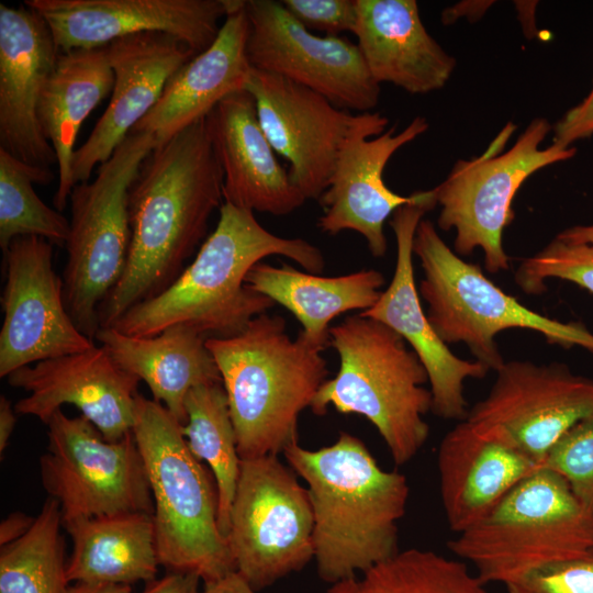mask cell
Instances as JSON below:
<instances>
[{
    "mask_svg": "<svg viewBox=\"0 0 593 593\" xmlns=\"http://www.w3.org/2000/svg\"><path fill=\"white\" fill-rule=\"evenodd\" d=\"M495 372L488 395L466 419L541 466L571 427L593 416V379L566 365L513 360Z\"/></svg>",
    "mask_w": 593,
    "mask_h": 593,
    "instance_id": "cell-14",
    "label": "cell"
},
{
    "mask_svg": "<svg viewBox=\"0 0 593 593\" xmlns=\"http://www.w3.org/2000/svg\"><path fill=\"white\" fill-rule=\"evenodd\" d=\"M181 428L164 405L138 393L132 433L153 495L160 566L208 582L236 568L219 526L215 482L190 451Z\"/></svg>",
    "mask_w": 593,
    "mask_h": 593,
    "instance_id": "cell-6",
    "label": "cell"
},
{
    "mask_svg": "<svg viewBox=\"0 0 593 593\" xmlns=\"http://www.w3.org/2000/svg\"><path fill=\"white\" fill-rule=\"evenodd\" d=\"M42 484L60 506L63 525L77 519L154 512L153 495L133 433L110 441L85 416L58 410L46 423Z\"/></svg>",
    "mask_w": 593,
    "mask_h": 593,
    "instance_id": "cell-12",
    "label": "cell"
},
{
    "mask_svg": "<svg viewBox=\"0 0 593 593\" xmlns=\"http://www.w3.org/2000/svg\"><path fill=\"white\" fill-rule=\"evenodd\" d=\"M200 580L194 573L167 572L163 578L146 583L141 593H202Z\"/></svg>",
    "mask_w": 593,
    "mask_h": 593,
    "instance_id": "cell-40",
    "label": "cell"
},
{
    "mask_svg": "<svg viewBox=\"0 0 593 593\" xmlns=\"http://www.w3.org/2000/svg\"><path fill=\"white\" fill-rule=\"evenodd\" d=\"M156 145L152 134L131 132L99 166L94 180L76 184L69 197L64 300L77 328L92 340L100 329L99 307L126 266L130 189Z\"/></svg>",
    "mask_w": 593,
    "mask_h": 593,
    "instance_id": "cell-9",
    "label": "cell"
},
{
    "mask_svg": "<svg viewBox=\"0 0 593 593\" xmlns=\"http://www.w3.org/2000/svg\"><path fill=\"white\" fill-rule=\"evenodd\" d=\"M283 455L306 483L320 578L335 583L393 557L410 489L405 475L382 469L363 441L340 433L316 450L295 443Z\"/></svg>",
    "mask_w": 593,
    "mask_h": 593,
    "instance_id": "cell-3",
    "label": "cell"
},
{
    "mask_svg": "<svg viewBox=\"0 0 593 593\" xmlns=\"http://www.w3.org/2000/svg\"><path fill=\"white\" fill-rule=\"evenodd\" d=\"M114 72L110 102L72 159L75 186L88 182L135 125L158 102L168 80L195 56L176 37L159 32L125 36L105 45Z\"/></svg>",
    "mask_w": 593,
    "mask_h": 593,
    "instance_id": "cell-22",
    "label": "cell"
},
{
    "mask_svg": "<svg viewBox=\"0 0 593 593\" xmlns=\"http://www.w3.org/2000/svg\"><path fill=\"white\" fill-rule=\"evenodd\" d=\"M553 135V143L564 147L593 135V87L580 103L569 109L555 124Z\"/></svg>",
    "mask_w": 593,
    "mask_h": 593,
    "instance_id": "cell-39",
    "label": "cell"
},
{
    "mask_svg": "<svg viewBox=\"0 0 593 593\" xmlns=\"http://www.w3.org/2000/svg\"><path fill=\"white\" fill-rule=\"evenodd\" d=\"M249 22L247 58L254 69L302 85L335 107L370 112L380 85L357 44L345 36L316 35L275 0H244Z\"/></svg>",
    "mask_w": 593,
    "mask_h": 593,
    "instance_id": "cell-13",
    "label": "cell"
},
{
    "mask_svg": "<svg viewBox=\"0 0 593 593\" xmlns=\"http://www.w3.org/2000/svg\"><path fill=\"white\" fill-rule=\"evenodd\" d=\"M557 237L570 243L593 245V224L568 227L559 233Z\"/></svg>",
    "mask_w": 593,
    "mask_h": 593,
    "instance_id": "cell-45",
    "label": "cell"
},
{
    "mask_svg": "<svg viewBox=\"0 0 593 593\" xmlns=\"http://www.w3.org/2000/svg\"><path fill=\"white\" fill-rule=\"evenodd\" d=\"M437 205L433 189L415 192L413 202L399 208L390 226L396 240L392 280L379 300L362 315L395 331L424 366L432 392V411L444 419L463 421L468 415L465 382L482 379L489 368L478 360L456 356L432 326L421 303L413 267V240L424 214Z\"/></svg>",
    "mask_w": 593,
    "mask_h": 593,
    "instance_id": "cell-17",
    "label": "cell"
},
{
    "mask_svg": "<svg viewBox=\"0 0 593 593\" xmlns=\"http://www.w3.org/2000/svg\"><path fill=\"white\" fill-rule=\"evenodd\" d=\"M339 358L337 373L316 393L311 410L366 417L379 432L396 466L412 460L429 435L424 416L433 398L427 372L407 343L385 324L361 313L329 328Z\"/></svg>",
    "mask_w": 593,
    "mask_h": 593,
    "instance_id": "cell-5",
    "label": "cell"
},
{
    "mask_svg": "<svg viewBox=\"0 0 593 593\" xmlns=\"http://www.w3.org/2000/svg\"><path fill=\"white\" fill-rule=\"evenodd\" d=\"M221 374L240 459L283 452L298 443L300 414L327 380L321 349L286 332L268 312L237 335L206 339Z\"/></svg>",
    "mask_w": 593,
    "mask_h": 593,
    "instance_id": "cell-4",
    "label": "cell"
},
{
    "mask_svg": "<svg viewBox=\"0 0 593 593\" xmlns=\"http://www.w3.org/2000/svg\"><path fill=\"white\" fill-rule=\"evenodd\" d=\"M247 286L290 311L300 322L299 337L324 350L329 343V323L354 310L367 311L379 300L383 275L362 269L338 277H321L290 265H255L246 277Z\"/></svg>",
    "mask_w": 593,
    "mask_h": 593,
    "instance_id": "cell-29",
    "label": "cell"
},
{
    "mask_svg": "<svg viewBox=\"0 0 593 593\" xmlns=\"http://www.w3.org/2000/svg\"><path fill=\"white\" fill-rule=\"evenodd\" d=\"M511 122L481 156L455 164L447 178L433 189L440 206L437 225L455 230L454 251L468 256L480 248L485 269L507 270L503 231L514 217L512 202L523 182L547 166L572 158L577 148L559 144L540 148L552 130L547 119L532 120L515 144L502 149L514 132Z\"/></svg>",
    "mask_w": 593,
    "mask_h": 593,
    "instance_id": "cell-10",
    "label": "cell"
},
{
    "mask_svg": "<svg viewBox=\"0 0 593 593\" xmlns=\"http://www.w3.org/2000/svg\"><path fill=\"white\" fill-rule=\"evenodd\" d=\"M245 90L272 148L290 164L291 182L306 200H318L328 187L347 138L382 116L354 114L302 85L254 68Z\"/></svg>",
    "mask_w": 593,
    "mask_h": 593,
    "instance_id": "cell-15",
    "label": "cell"
},
{
    "mask_svg": "<svg viewBox=\"0 0 593 593\" xmlns=\"http://www.w3.org/2000/svg\"><path fill=\"white\" fill-rule=\"evenodd\" d=\"M16 412L10 400L0 396V454L5 450L16 423Z\"/></svg>",
    "mask_w": 593,
    "mask_h": 593,
    "instance_id": "cell-43",
    "label": "cell"
},
{
    "mask_svg": "<svg viewBox=\"0 0 593 593\" xmlns=\"http://www.w3.org/2000/svg\"><path fill=\"white\" fill-rule=\"evenodd\" d=\"M437 468L445 517L448 527L459 534L484 518L542 466L463 419L441 439Z\"/></svg>",
    "mask_w": 593,
    "mask_h": 593,
    "instance_id": "cell-24",
    "label": "cell"
},
{
    "mask_svg": "<svg viewBox=\"0 0 593 593\" xmlns=\"http://www.w3.org/2000/svg\"><path fill=\"white\" fill-rule=\"evenodd\" d=\"M64 593H132L131 585L110 583L75 582Z\"/></svg>",
    "mask_w": 593,
    "mask_h": 593,
    "instance_id": "cell-44",
    "label": "cell"
},
{
    "mask_svg": "<svg viewBox=\"0 0 593 593\" xmlns=\"http://www.w3.org/2000/svg\"><path fill=\"white\" fill-rule=\"evenodd\" d=\"M7 378L27 392L14 404L16 414L46 424L61 405L71 404L110 441L133 430L141 380L120 368L102 346L37 361Z\"/></svg>",
    "mask_w": 593,
    "mask_h": 593,
    "instance_id": "cell-20",
    "label": "cell"
},
{
    "mask_svg": "<svg viewBox=\"0 0 593 593\" xmlns=\"http://www.w3.org/2000/svg\"><path fill=\"white\" fill-rule=\"evenodd\" d=\"M35 517L22 512H14L7 516L0 524V546L18 540L31 528Z\"/></svg>",
    "mask_w": 593,
    "mask_h": 593,
    "instance_id": "cell-41",
    "label": "cell"
},
{
    "mask_svg": "<svg viewBox=\"0 0 593 593\" xmlns=\"http://www.w3.org/2000/svg\"><path fill=\"white\" fill-rule=\"evenodd\" d=\"M413 254L423 269L417 288L432 326L447 345L466 344L489 369L495 371L505 362L495 336L511 328L537 332L564 348L581 346L593 351V333L585 326L550 318L505 293L478 265L461 259L428 220L416 228Z\"/></svg>",
    "mask_w": 593,
    "mask_h": 593,
    "instance_id": "cell-8",
    "label": "cell"
},
{
    "mask_svg": "<svg viewBox=\"0 0 593 593\" xmlns=\"http://www.w3.org/2000/svg\"><path fill=\"white\" fill-rule=\"evenodd\" d=\"M230 10L215 41L168 80L158 102L131 132L152 134L157 145L204 119L226 97L245 90L251 66L246 44L249 22L244 0Z\"/></svg>",
    "mask_w": 593,
    "mask_h": 593,
    "instance_id": "cell-25",
    "label": "cell"
},
{
    "mask_svg": "<svg viewBox=\"0 0 593 593\" xmlns=\"http://www.w3.org/2000/svg\"><path fill=\"white\" fill-rule=\"evenodd\" d=\"M59 503L47 497L31 528L0 549V593H64L65 545Z\"/></svg>",
    "mask_w": 593,
    "mask_h": 593,
    "instance_id": "cell-33",
    "label": "cell"
},
{
    "mask_svg": "<svg viewBox=\"0 0 593 593\" xmlns=\"http://www.w3.org/2000/svg\"><path fill=\"white\" fill-rule=\"evenodd\" d=\"M271 255L315 275L325 266L321 249L307 240L275 235L253 211L223 202L215 230L192 262L166 290L132 306L110 327L133 337L155 336L178 324L208 337L237 335L275 305L245 281L251 268Z\"/></svg>",
    "mask_w": 593,
    "mask_h": 593,
    "instance_id": "cell-2",
    "label": "cell"
},
{
    "mask_svg": "<svg viewBox=\"0 0 593 593\" xmlns=\"http://www.w3.org/2000/svg\"><path fill=\"white\" fill-rule=\"evenodd\" d=\"M0 377L22 367L94 346L69 315L63 279L53 268V244L18 237L3 253Z\"/></svg>",
    "mask_w": 593,
    "mask_h": 593,
    "instance_id": "cell-16",
    "label": "cell"
},
{
    "mask_svg": "<svg viewBox=\"0 0 593 593\" xmlns=\"http://www.w3.org/2000/svg\"><path fill=\"white\" fill-rule=\"evenodd\" d=\"M209 337L178 324L150 337H133L102 327L96 339L123 370L144 381L154 400L181 424L187 423L186 398L201 384L222 382Z\"/></svg>",
    "mask_w": 593,
    "mask_h": 593,
    "instance_id": "cell-27",
    "label": "cell"
},
{
    "mask_svg": "<svg viewBox=\"0 0 593 593\" xmlns=\"http://www.w3.org/2000/svg\"><path fill=\"white\" fill-rule=\"evenodd\" d=\"M542 468L560 474L593 515V416L575 424L556 443Z\"/></svg>",
    "mask_w": 593,
    "mask_h": 593,
    "instance_id": "cell-36",
    "label": "cell"
},
{
    "mask_svg": "<svg viewBox=\"0 0 593 593\" xmlns=\"http://www.w3.org/2000/svg\"><path fill=\"white\" fill-rule=\"evenodd\" d=\"M114 72L105 46L60 53L44 83L37 118L57 159L58 183L53 203L63 211L75 187L72 159L79 128L90 112L110 93Z\"/></svg>",
    "mask_w": 593,
    "mask_h": 593,
    "instance_id": "cell-28",
    "label": "cell"
},
{
    "mask_svg": "<svg viewBox=\"0 0 593 593\" xmlns=\"http://www.w3.org/2000/svg\"><path fill=\"white\" fill-rule=\"evenodd\" d=\"M484 583L504 585L545 564L593 548V515L557 472L521 481L480 522L447 542Z\"/></svg>",
    "mask_w": 593,
    "mask_h": 593,
    "instance_id": "cell-7",
    "label": "cell"
},
{
    "mask_svg": "<svg viewBox=\"0 0 593 593\" xmlns=\"http://www.w3.org/2000/svg\"><path fill=\"white\" fill-rule=\"evenodd\" d=\"M63 526L72 542L66 564L68 583L132 585L156 579L160 562L152 514L83 518Z\"/></svg>",
    "mask_w": 593,
    "mask_h": 593,
    "instance_id": "cell-30",
    "label": "cell"
},
{
    "mask_svg": "<svg viewBox=\"0 0 593 593\" xmlns=\"http://www.w3.org/2000/svg\"><path fill=\"white\" fill-rule=\"evenodd\" d=\"M485 585L462 560L410 548L361 577L333 583L326 593H489Z\"/></svg>",
    "mask_w": 593,
    "mask_h": 593,
    "instance_id": "cell-32",
    "label": "cell"
},
{
    "mask_svg": "<svg viewBox=\"0 0 593 593\" xmlns=\"http://www.w3.org/2000/svg\"><path fill=\"white\" fill-rule=\"evenodd\" d=\"M184 406L187 423L182 425V434L192 455L212 471L217 491L219 526L227 536L242 459L222 382L193 388Z\"/></svg>",
    "mask_w": 593,
    "mask_h": 593,
    "instance_id": "cell-31",
    "label": "cell"
},
{
    "mask_svg": "<svg viewBox=\"0 0 593 593\" xmlns=\"http://www.w3.org/2000/svg\"><path fill=\"white\" fill-rule=\"evenodd\" d=\"M59 55L37 12L0 4V148L45 169L57 159L42 132L37 103Z\"/></svg>",
    "mask_w": 593,
    "mask_h": 593,
    "instance_id": "cell-21",
    "label": "cell"
},
{
    "mask_svg": "<svg viewBox=\"0 0 593 593\" xmlns=\"http://www.w3.org/2000/svg\"><path fill=\"white\" fill-rule=\"evenodd\" d=\"M286 10L309 31L326 36L355 33L357 24L356 0H282Z\"/></svg>",
    "mask_w": 593,
    "mask_h": 593,
    "instance_id": "cell-38",
    "label": "cell"
},
{
    "mask_svg": "<svg viewBox=\"0 0 593 593\" xmlns=\"http://www.w3.org/2000/svg\"><path fill=\"white\" fill-rule=\"evenodd\" d=\"M63 52L102 47L147 32L169 34L195 55L216 38L228 0H25Z\"/></svg>",
    "mask_w": 593,
    "mask_h": 593,
    "instance_id": "cell-18",
    "label": "cell"
},
{
    "mask_svg": "<svg viewBox=\"0 0 593 593\" xmlns=\"http://www.w3.org/2000/svg\"><path fill=\"white\" fill-rule=\"evenodd\" d=\"M354 35L371 77L412 94L441 89L456 59L427 32L415 0H356Z\"/></svg>",
    "mask_w": 593,
    "mask_h": 593,
    "instance_id": "cell-26",
    "label": "cell"
},
{
    "mask_svg": "<svg viewBox=\"0 0 593 593\" xmlns=\"http://www.w3.org/2000/svg\"><path fill=\"white\" fill-rule=\"evenodd\" d=\"M202 593H256V591L233 571L221 579L203 582Z\"/></svg>",
    "mask_w": 593,
    "mask_h": 593,
    "instance_id": "cell-42",
    "label": "cell"
},
{
    "mask_svg": "<svg viewBox=\"0 0 593 593\" xmlns=\"http://www.w3.org/2000/svg\"><path fill=\"white\" fill-rule=\"evenodd\" d=\"M505 586L507 593H593V548L539 567Z\"/></svg>",
    "mask_w": 593,
    "mask_h": 593,
    "instance_id": "cell-37",
    "label": "cell"
},
{
    "mask_svg": "<svg viewBox=\"0 0 593 593\" xmlns=\"http://www.w3.org/2000/svg\"><path fill=\"white\" fill-rule=\"evenodd\" d=\"M573 282L593 293V245L570 243L558 237L523 260L515 272L518 287L532 295L541 294L548 279Z\"/></svg>",
    "mask_w": 593,
    "mask_h": 593,
    "instance_id": "cell-35",
    "label": "cell"
},
{
    "mask_svg": "<svg viewBox=\"0 0 593 593\" xmlns=\"http://www.w3.org/2000/svg\"><path fill=\"white\" fill-rule=\"evenodd\" d=\"M388 123L382 115L347 138L328 187L317 200L323 209L318 228L328 235L357 232L374 257H383L388 250L387 219L415 199V192L400 195L392 191L384 182V168L395 152L428 130L424 116H416L399 133L395 126L385 130Z\"/></svg>",
    "mask_w": 593,
    "mask_h": 593,
    "instance_id": "cell-19",
    "label": "cell"
},
{
    "mask_svg": "<svg viewBox=\"0 0 593 593\" xmlns=\"http://www.w3.org/2000/svg\"><path fill=\"white\" fill-rule=\"evenodd\" d=\"M223 200V172L205 118L156 145L128 193L124 272L99 307L100 328L155 298L183 271Z\"/></svg>",
    "mask_w": 593,
    "mask_h": 593,
    "instance_id": "cell-1",
    "label": "cell"
},
{
    "mask_svg": "<svg viewBox=\"0 0 593 593\" xmlns=\"http://www.w3.org/2000/svg\"><path fill=\"white\" fill-rule=\"evenodd\" d=\"M51 169L29 165L0 148V247L7 250L18 237L36 236L53 245L65 246L70 222L46 205L33 184H47Z\"/></svg>",
    "mask_w": 593,
    "mask_h": 593,
    "instance_id": "cell-34",
    "label": "cell"
},
{
    "mask_svg": "<svg viewBox=\"0 0 593 593\" xmlns=\"http://www.w3.org/2000/svg\"><path fill=\"white\" fill-rule=\"evenodd\" d=\"M205 123L223 172L224 203L282 216L306 201L278 161L247 90L223 99Z\"/></svg>",
    "mask_w": 593,
    "mask_h": 593,
    "instance_id": "cell-23",
    "label": "cell"
},
{
    "mask_svg": "<svg viewBox=\"0 0 593 593\" xmlns=\"http://www.w3.org/2000/svg\"><path fill=\"white\" fill-rule=\"evenodd\" d=\"M307 489L278 456L242 459L230 512L228 546L236 572L255 591L314 558Z\"/></svg>",
    "mask_w": 593,
    "mask_h": 593,
    "instance_id": "cell-11",
    "label": "cell"
}]
</instances>
